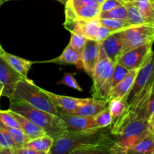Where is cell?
I'll return each mask as SVG.
<instances>
[{
  "label": "cell",
  "mask_w": 154,
  "mask_h": 154,
  "mask_svg": "<svg viewBox=\"0 0 154 154\" xmlns=\"http://www.w3.org/2000/svg\"><path fill=\"white\" fill-rule=\"evenodd\" d=\"M99 18H110V19H119L126 20L127 19V8L126 5L115 8L108 11H100Z\"/></svg>",
  "instance_id": "obj_26"
},
{
  "label": "cell",
  "mask_w": 154,
  "mask_h": 154,
  "mask_svg": "<svg viewBox=\"0 0 154 154\" xmlns=\"http://www.w3.org/2000/svg\"><path fill=\"white\" fill-rule=\"evenodd\" d=\"M94 1H96V2H97L98 4L99 5H102V3H103L104 2H105V0H94Z\"/></svg>",
  "instance_id": "obj_43"
},
{
  "label": "cell",
  "mask_w": 154,
  "mask_h": 154,
  "mask_svg": "<svg viewBox=\"0 0 154 154\" xmlns=\"http://www.w3.org/2000/svg\"><path fill=\"white\" fill-rule=\"evenodd\" d=\"M0 154H12L10 147L1 130H0Z\"/></svg>",
  "instance_id": "obj_37"
},
{
  "label": "cell",
  "mask_w": 154,
  "mask_h": 154,
  "mask_svg": "<svg viewBox=\"0 0 154 154\" xmlns=\"http://www.w3.org/2000/svg\"><path fill=\"white\" fill-rule=\"evenodd\" d=\"M153 113H154V86L152 90L151 93H150V98H149L148 104H147V119L149 118L150 115Z\"/></svg>",
  "instance_id": "obj_38"
},
{
  "label": "cell",
  "mask_w": 154,
  "mask_h": 154,
  "mask_svg": "<svg viewBox=\"0 0 154 154\" xmlns=\"http://www.w3.org/2000/svg\"><path fill=\"white\" fill-rule=\"evenodd\" d=\"M100 14V7L89 5H65L66 19L86 20L97 19Z\"/></svg>",
  "instance_id": "obj_12"
},
{
  "label": "cell",
  "mask_w": 154,
  "mask_h": 154,
  "mask_svg": "<svg viewBox=\"0 0 154 154\" xmlns=\"http://www.w3.org/2000/svg\"><path fill=\"white\" fill-rule=\"evenodd\" d=\"M2 48V46H1V45H0V50H1V48Z\"/></svg>",
  "instance_id": "obj_48"
},
{
  "label": "cell",
  "mask_w": 154,
  "mask_h": 154,
  "mask_svg": "<svg viewBox=\"0 0 154 154\" xmlns=\"http://www.w3.org/2000/svg\"><path fill=\"white\" fill-rule=\"evenodd\" d=\"M0 123L8 127L20 128L19 123L10 110L0 111Z\"/></svg>",
  "instance_id": "obj_31"
},
{
  "label": "cell",
  "mask_w": 154,
  "mask_h": 154,
  "mask_svg": "<svg viewBox=\"0 0 154 154\" xmlns=\"http://www.w3.org/2000/svg\"><path fill=\"white\" fill-rule=\"evenodd\" d=\"M107 57L114 63H117L122 54V39L119 32L111 34L99 42Z\"/></svg>",
  "instance_id": "obj_17"
},
{
  "label": "cell",
  "mask_w": 154,
  "mask_h": 154,
  "mask_svg": "<svg viewBox=\"0 0 154 154\" xmlns=\"http://www.w3.org/2000/svg\"><path fill=\"white\" fill-rule=\"evenodd\" d=\"M150 1H151V2H153V4H154V0H150Z\"/></svg>",
  "instance_id": "obj_46"
},
{
  "label": "cell",
  "mask_w": 154,
  "mask_h": 154,
  "mask_svg": "<svg viewBox=\"0 0 154 154\" xmlns=\"http://www.w3.org/2000/svg\"><path fill=\"white\" fill-rule=\"evenodd\" d=\"M100 45V44H99ZM115 63L106 56L100 46L99 57L94 69L92 86V97L106 100L111 90V81Z\"/></svg>",
  "instance_id": "obj_5"
},
{
  "label": "cell",
  "mask_w": 154,
  "mask_h": 154,
  "mask_svg": "<svg viewBox=\"0 0 154 154\" xmlns=\"http://www.w3.org/2000/svg\"><path fill=\"white\" fill-rule=\"evenodd\" d=\"M0 125L2 126L4 129L7 130V132L10 134L11 136L12 137L13 140L14 141L15 144H17L18 147H20L25 144L26 142L29 141V138L24 133L23 131L20 129V128H13V127H8L5 125L2 124L0 123Z\"/></svg>",
  "instance_id": "obj_27"
},
{
  "label": "cell",
  "mask_w": 154,
  "mask_h": 154,
  "mask_svg": "<svg viewBox=\"0 0 154 154\" xmlns=\"http://www.w3.org/2000/svg\"><path fill=\"white\" fill-rule=\"evenodd\" d=\"M154 75V51H152L138 70L135 82L128 94V103L135 97Z\"/></svg>",
  "instance_id": "obj_9"
},
{
  "label": "cell",
  "mask_w": 154,
  "mask_h": 154,
  "mask_svg": "<svg viewBox=\"0 0 154 154\" xmlns=\"http://www.w3.org/2000/svg\"><path fill=\"white\" fill-rule=\"evenodd\" d=\"M66 4L71 5H89L100 7V5L94 0H68Z\"/></svg>",
  "instance_id": "obj_36"
},
{
  "label": "cell",
  "mask_w": 154,
  "mask_h": 154,
  "mask_svg": "<svg viewBox=\"0 0 154 154\" xmlns=\"http://www.w3.org/2000/svg\"><path fill=\"white\" fill-rule=\"evenodd\" d=\"M57 84H63V85L68 86L72 89L78 90V91H83V89L80 87L78 81L75 80L74 75L72 73H65L63 78L61 81L57 82Z\"/></svg>",
  "instance_id": "obj_33"
},
{
  "label": "cell",
  "mask_w": 154,
  "mask_h": 154,
  "mask_svg": "<svg viewBox=\"0 0 154 154\" xmlns=\"http://www.w3.org/2000/svg\"><path fill=\"white\" fill-rule=\"evenodd\" d=\"M54 144V138L48 135L38 137L26 142L22 147H28L38 152L39 154H49Z\"/></svg>",
  "instance_id": "obj_21"
},
{
  "label": "cell",
  "mask_w": 154,
  "mask_h": 154,
  "mask_svg": "<svg viewBox=\"0 0 154 154\" xmlns=\"http://www.w3.org/2000/svg\"><path fill=\"white\" fill-rule=\"evenodd\" d=\"M57 1H59L60 2H61V3H63V4L66 5V3L67 2L68 0H57Z\"/></svg>",
  "instance_id": "obj_44"
},
{
  "label": "cell",
  "mask_w": 154,
  "mask_h": 154,
  "mask_svg": "<svg viewBox=\"0 0 154 154\" xmlns=\"http://www.w3.org/2000/svg\"><path fill=\"white\" fill-rule=\"evenodd\" d=\"M42 91L49 97L51 102L57 107L59 112L65 113L75 109L78 107L85 104L89 99H79V98L70 97V96H60L51 92L47 91L42 88Z\"/></svg>",
  "instance_id": "obj_14"
},
{
  "label": "cell",
  "mask_w": 154,
  "mask_h": 154,
  "mask_svg": "<svg viewBox=\"0 0 154 154\" xmlns=\"http://www.w3.org/2000/svg\"><path fill=\"white\" fill-rule=\"evenodd\" d=\"M108 108L112 117V122L120 117L128 108V98L126 96L114 99L108 102Z\"/></svg>",
  "instance_id": "obj_23"
},
{
  "label": "cell",
  "mask_w": 154,
  "mask_h": 154,
  "mask_svg": "<svg viewBox=\"0 0 154 154\" xmlns=\"http://www.w3.org/2000/svg\"><path fill=\"white\" fill-rule=\"evenodd\" d=\"M0 56L5 60L6 63L12 69H14L16 72L20 74L25 78H28V73L31 69L32 65L34 63L33 62L29 61L25 59L17 57V56L9 54V53L6 52L2 48L0 50Z\"/></svg>",
  "instance_id": "obj_18"
},
{
  "label": "cell",
  "mask_w": 154,
  "mask_h": 154,
  "mask_svg": "<svg viewBox=\"0 0 154 154\" xmlns=\"http://www.w3.org/2000/svg\"><path fill=\"white\" fill-rule=\"evenodd\" d=\"M11 98L23 100L35 108L59 116L58 109L49 97L29 78H23L17 83Z\"/></svg>",
  "instance_id": "obj_4"
},
{
  "label": "cell",
  "mask_w": 154,
  "mask_h": 154,
  "mask_svg": "<svg viewBox=\"0 0 154 154\" xmlns=\"http://www.w3.org/2000/svg\"><path fill=\"white\" fill-rule=\"evenodd\" d=\"M115 144L111 154H127L128 150L150 133L148 120L119 117L111 125Z\"/></svg>",
  "instance_id": "obj_2"
},
{
  "label": "cell",
  "mask_w": 154,
  "mask_h": 154,
  "mask_svg": "<svg viewBox=\"0 0 154 154\" xmlns=\"http://www.w3.org/2000/svg\"><path fill=\"white\" fill-rule=\"evenodd\" d=\"M5 2H6V0H0V7L2 5V4H4Z\"/></svg>",
  "instance_id": "obj_45"
},
{
  "label": "cell",
  "mask_w": 154,
  "mask_h": 154,
  "mask_svg": "<svg viewBox=\"0 0 154 154\" xmlns=\"http://www.w3.org/2000/svg\"><path fill=\"white\" fill-rule=\"evenodd\" d=\"M94 119L96 127H108L112 123V117L108 107L94 116Z\"/></svg>",
  "instance_id": "obj_29"
},
{
  "label": "cell",
  "mask_w": 154,
  "mask_h": 154,
  "mask_svg": "<svg viewBox=\"0 0 154 154\" xmlns=\"http://www.w3.org/2000/svg\"><path fill=\"white\" fill-rule=\"evenodd\" d=\"M0 98H1V97H0Z\"/></svg>",
  "instance_id": "obj_49"
},
{
  "label": "cell",
  "mask_w": 154,
  "mask_h": 154,
  "mask_svg": "<svg viewBox=\"0 0 154 154\" xmlns=\"http://www.w3.org/2000/svg\"><path fill=\"white\" fill-rule=\"evenodd\" d=\"M100 45L96 40L87 39L84 48L81 52L83 70L92 78L99 57Z\"/></svg>",
  "instance_id": "obj_11"
},
{
  "label": "cell",
  "mask_w": 154,
  "mask_h": 154,
  "mask_svg": "<svg viewBox=\"0 0 154 154\" xmlns=\"http://www.w3.org/2000/svg\"><path fill=\"white\" fill-rule=\"evenodd\" d=\"M63 26L71 33L82 35L87 39L95 40L100 22L99 18L86 20L66 19Z\"/></svg>",
  "instance_id": "obj_8"
},
{
  "label": "cell",
  "mask_w": 154,
  "mask_h": 154,
  "mask_svg": "<svg viewBox=\"0 0 154 154\" xmlns=\"http://www.w3.org/2000/svg\"><path fill=\"white\" fill-rule=\"evenodd\" d=\"M122 39V54L132 48L154 43V23H145L119 32Z\"/></svg>",
  "instance_id": "obj_6"
},
{
  "label": "cell",
  "mask_w": 154,
  "mask_h": 154,
  "mask_svg": "<svg viewBox=\"0 0 154 154\" xmlns=\"http://www.w3.org/2000/svg\"><path fill=\"white\" fill-rule=\"evenodd\" d=\"M13 154H39L38 152L25 147H20L17 148Z\"/></svg>",
  "instance_id": "obj_39"
},
{
  "label": "cell",
  "mask_w": 154,
  "mask_h": 154,
  "mask_svg": "<svg viewBox=\"0 0 154 154\" xmlns=\"http://www.w3.org/2000/svg\"><path fill=\"white\" fill-rule=\"evenodd\" d=\"M100 24L105 26L112 29L117 30L120 32L122 30L125 29L126 28L132 26L129 23H128L124 20H119V19H110V18H99Z\"/></svg>",
  "instance_id": "obj_28"
},
{
  "label": "cell",
  "mask_w": 154,
  "mask_h": 154,
  "mask_svg": "<svg viewBox=\"0 0 154 154\" xmlns=\"http://www.w3.org/2000/svg\"><path fill=\"white\" fill-rule=\"evenodd\" d=\"M114 144L111 126L77 132L65 131L54 138L49 154H111Z\"/></svg>",
  "instance_id": "obj_1"
},
{
  "label": "cell",
  "mask_w": 154,
  "mask_h": 154,
  "mask_svg": "<svg viewBox=\"0 0 154 154\" xmlns=\"http://www.w3.org/2000/svg\"><path fill=\"white\" fill-rule=\"evenodd\" d=\"M147 23H154V4L150 0H135Z\"/></svg>",
  "instance_id": "obj_25"
},
{
  "label": "cell",
  "mask_w": 154,
  "mask_h": 154,
  "mask_svg": "<svg viewBox=\"0 0 154 154\" xmlns=\"http://www.w3.org/2000/svg\"><path fill=\"white\" fill-rule=\"evenodd\" d=\"M117 32L118 31H117V30L112 29H110L108 27L105 26L100 24L99 29H98L97 34H96V38H95V40L100 42L105 38H106L108 36L111 35V34H114L115 32Z\"/></svg>",
  "instance_id": "obj_34"
},
{
  "label": "cell",
  "mask_w": 154,
  "mask_h": 154,
  "mask_svg": "<svg viewBox=\"0 0 154 154\" xmlns=\"http://www.w3.org/2000/svg\"><path fill=\"white\" fill-rule=\"evenodd\" d=\"M153 44H146L123 53L117 63L126 67L128 70L140 69L153 51Z\"/></svg>",
  "instance_id": "obj_7"
},
{
  "label": "cell",
  "mask_w": 154,
  "mask_h": 154,
  "mask_svg": "<svg viewBox=\"0 0 154 154\" xmlns=\"http://www.w3.org/2000/svg\"><path fill=\"white\" fill-rule=\"evenodd\" d=\"M138 70L139 69L129 70L125 78L117 85L111 89L107 97V102H108L112 99H120L125 96L128 98V94L133 86Z\"/></svg>",
  "instance_id": "obj_15"
},
{
  "label": "cell",
  "mask_w": 154,
  "mask_h": 154,
  "mask_svg": "<svg viewBox=\"0 0 154 154\" xmlns=\"http://www.w3.org/2000/svg\"><path fill=\"white\" fill-rule=\"evenodd\" d=\"M123 5L125 4L119 0H105V2L100 5V11H108Z\"/></svg>",
  "instance_id": "obj_35"
},
{
  "label": "cell",
  "mask_w": 154,
  "mask_h": 154,
  "mask_svg": "<svg viewBox=\"0 0 154 154\" xmlns=\"http://www.w3.org/2000/svg\"><path fill=\"white\" fill-rule=\"evenodd\" d=\"M8 1H12V0H6V2H8Z\"/></svg>",
  "instance_id": "obj_47"
},
{
  "label": "cell",
  "mask_w": 154,
  "mask_h": 154,
  "mask_svg": "<svg viewBox=\"0 0 154 154\" xmlns=\"http://www.w3.org/2000/svg\"><path fill=\"white\" fill-rule=\"evenodd\" d=\"M128 153L139 154H154V135L150 132L148 135L144 137L143 139L132 148L128 150Z\"/></svg>",
  "instance_id": "obj_22"
},
{
  "label": "cell",
  "mask_w": 154,
  "mask_h": 154,
  "mask_svg": "<svg viewBox=\"0 0 154 154\" xmlns=\"http://www.w3.org/2000/svg\"><path fill=\"white\" fill-rule=\"evenodd\" d=\"M11 111L13 114L14 117L16 118V120L19 123L20 129L23 131L24 133L27 136V138H29V141L38 138V137L47 135V133L45 132L44 129H42V128L38 126L37 125L33 123L32 122L30 121L27 118H26L25 117L17 114V113L14 112L12 111Z\"/></svg>",
  "instance_id": "obj_20"
},
{
  "label": "cell",
  "mask_w": 154,
  "mask_h": 154,
  "mask_svg": "<svg viewBox=\"0 0 154 154\" xmlns=\"http://www.w3.org/2000/svg\"><path fill=\"white\" fill-rule=\"evenodd\" d=\"M59 117L64 121L66 131L77 132L96 127L94 117L73 115L61 112H59Z\"/></svg>",
  "instance_id": "obj_13"
},
{
  "label": "cell",
  "mask_w": 154,
  "mask_h": 154,
  "mask_svg": "<svg viewBox=\"0 0 154 154\" xmlns=\"http://www.w3.org/2000/svg\"><path fill=\"white\" fill-rule=\"evenodd\" d=\"M10 111L23 116L38 126L45 130L47 135L52 138L66 131L64 121L59 116H55L45 111L32 106L25 101L11 98Z\"/></svg>",
  "instance_id": "obj_3"
},
{
  "label": "cell",
  "mask_w": 154,
  "mask_h": 154,
  "mask_svg": "<svg viewBox=\"0 0 154 154\" xmlns=\"http://www.w3.org/2000/svg\"><path fill=\"white\" fill-rule=\"evenodd\" d=\"M129 71V70H128L126 67L116 63L115 66H114V72H113L112 77H111V89L113 88L114 86L117 85L118 83H120L125 78V76L127 75Z\"/></svg>",
  "instance_id": "obj_30"
},
{
  "label": "cell",
  "mask_w": 154,
  "mask_h": 154,
  "mask_svg": "<svg viewBox=\"0 0 154 154\" xmlns=\"http://www.w3.org/2000/svg\"><path fill=\"white\" fill-rule=\"evenodd\" d=\"M125 5H126V8H127L126 21L128 23H129L132 26H137L147 23L144 17H143L139 8L135 3V1Z\"/></svg>",
  "instance_id": "obj_24"
},
{
  "label": "cell",
  "mask_w": 154,
  "mask_h": 154,
  "mask_svg": "<svg viewBox=\"0 0 154 154\" xmlns=\"http://www.w3.org/2000/svg\"><path fill=\"white\" fill-rule=\"evenodd\" d=\"M119 1H120L121 2H123V4H128V3L133 2H135V0H119Z\"/></svg>",
  "instance_id": "obj_41"
},
{
  "label": "cell",
  "mask_w": 154,
  "mask_h": 154,
  "mask_svg": "<svg viewBox=\"0 0 154 154\" xmlns=\"http://www.w3.org/2000/svg\"><path fill=\"white\" fill-rule=\"evenodd\" d=\"M108 105V102L106 100L92 98V99H89V100L84 105L72 111L65 112V114L84 116V117H94L99 112L103 111L105 108H106Z\"/></svg>",
  "instance_id": "obj_16"
},
{
  "label": "cell",
  "mask_w": 154,
  "mask_h": 154,
  "mask_svg": "<svg viewBox=\"0 0 154 154\" xmlns=\"http://www.w3.org/2000/svg\"><path fill=\"white\" fill-rule=\"evenodd\" d=\"M23 78H25L12 69L0 56V82L4 85L2 96L11 98L17 84Z\"/></svg>",
  "instance_id": "obj_10"
},
{
  "label": "cell",
  "mask_w": 154,
  "mask_h": 154,
  "mask_svg": "<svg viewBox=\"0 0 154 154\" xmlns=\"http://www.w3.org/2000/svg\"><path fill=\"white\" fill-rule=\"evenodd\" d=\"M38 63H54L58 65H75L78 69H83V64L81 61V55L80 53L71 48L70 45H68L62 54L53 60L48 61L38 62Z\"/></svg>",
  "instance_id": "obj_19"
},
{
  "label": "cell",
  "mask_w": 154,
  "mask_h": 154,
  "mask_svg": "<svg viewBox=\"0 0 154 154\" xmlns=\"http://www.w3.org/2000/svg\"><path fill=\"white\" fill-rule=\"evenodd\" d=\"M3 89H4V85H3L2 83L0 82V97H1L2 95Z\"/></svg>",
  "instance_id": "obj_42"
},
{
  "label": "cell",
  "mask_w": 154,
  "mask_h": 154,
  "mask_svg": "<svg viewBox=\"0 0 154 154\" xmlns=\"http://www.w3.org/2000/svg\"><path fill=\"white\" fill-rule=\"evenodd\" d=\"M71 34H72V36H71V39L69 45L75 51L81 54L84 48V45L86 44V42H87V38L84 36L75 34V33H71Z\"/></svg>",
  "instance_id": "obj_32"
},
{
  "label": "cell",
  "mask_w": 154,
  "mask_h": 154,
  "mask_svg": "<svg viewBox=\"0 0 154 154\" xmlns=\"http://www.w3.org/2000/svg\"><path fill=\"white\" fill-rule=\"evenodd\" d=\"M148 126L150 132L154 135V113L151 114L148 118Z\"/></svg>",
  "instance_id": "obj_40"
}]
</instances>
